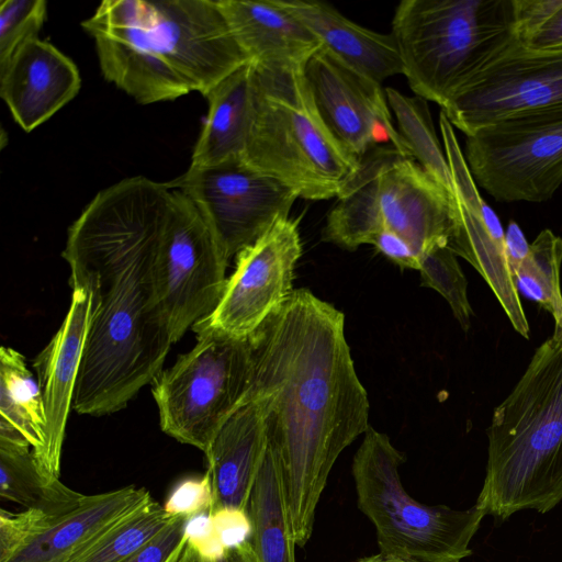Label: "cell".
I'll return each mask as SVG.
<instances>
[{
	"mask_svg": "<svg viewBox=\"0 0 562 562\" xmlns=\"http://www.w3.org/2000/svg\"><path fill=\"white\" fill-rule=\"evenodd\" d=\"M172 193L168 182L126 178L98 192L68 228L70 283L95 297L72 403L79 414L124 408L162 370L172 341L155 260Z\"/></svg>",
	"mask_w": 562,
	"mask_h": 562,
	"instance_id": "cell-1",
	"label": "cell"
},
{
	"mask_svg": "<svg viewBox=\"0 0 562 562\" xmlns=\"http://www.w3.org/2000/svg\"><path fill=\"white\" fill-rule=\"evenodd\" d=\"M252 379L278 456L295 544L310 540L315 512L340 453L369 428V401L345 336V316L306 289L293 290L249 336Z\"/></svg>",
	"mask_w": 562,
	"mask_h": 562,
	"instance_id": "cell-2",
	"label": "cell"
},
{
	"mask_svg": "<svg viewBox=\"0 0 562 562\" xmlns=\"http://www.w3.org/2000/svg\"><path fill=\"white\" fill-rule=\"evenodd\" d=\"M487 465L475 504L505 520L562 501V330L535 351L487 428Z\"/></svg>",
	"mask_w": 562,
	"mask_h": 562,
	"instance_id": "cell-3",
	"label": "cell"
},
{
	"mask_svg": "<svg viewBox=\"0 0 562 562\" xmlns=\"http://www.w3.org/2000/svg\"><path fill=\"white\" fill-rule=\"evenodd\" d=\"M251 66L252 116L243 160L282 181L299 198H337L357 175L360 160L324 123L303 68Z\"/></svg>",
	"mask_w": 562,
	"mask_h": 562,
	"instance_id": "cell-4",
	"label": "cell"
},
{
	"mask_svg": "<svg viewBox=\"0 0 562 562\" xmlns=\"http://www.w3.org/2000/svg\"><path fill=\"white\" fill-rule=\"evenodd\" d=\"M391 34L412 91L442 109L518 38L514 0H404Z\"/></svg>",
	"mask_w": 562,
	"mask_h": 562,
	"instance_id": "cell-5",
	"label": "cell"
},
{
	"mask_svg": "<svg viewBox=\"0 0 562 562\" xmlns=\"http://www.w3.org/2000/svg\"><path fill=\"white\" fill-rule=\"evenodd\" d=\"M404 456L390 438L369 426L352 462L357 505L372 522L380 553L409 562H459L485 516L475 504L459 510L429 506L404 488Z\"/></svg>",
	"mask_w": 562,
	"mask_h": 562,
	"instance_id": "cell-6",
	"label": "cell"
},
{
	"mask_svg": "<svg viewBox=\"0 0 562 562\" xmlns=\"http://www.w3.org/2000/svg\"><path fill=\"white\" fill-rule=\"evenodd\" d=\"M192 329L195 346L156 375L151 392L162 431L205 454L223 425L246 404L252 356L249 337L202 322Z\"/></svg>",
	"mask_w": 562,
	"mask_h": 562,
	"instance_id": "cell-7",
	"label": "cell"
},
{
	"mask_svg": "<svg viewBox=\"0 0 562 562\" xmlns=\"http://www.w3.org/2000/svg\"><path fill=\"white\" fill-rule=\"evenodd\" d=\"M476 184L501 202H544L562 184V108L514 115L467 135Z\"/></svg>",
	"mask_w": 562,
	"mask_h": 562,
	"instance_id": "cell-8",
	"label": "cell"
},
{
	"mask_svg": "<svg viewBox=\"0 0 562 562\" xmlns=\"http://www.w3.org/2000/svg\"><path fill=\"white\" fill-rule=\"evenodd\" d=\"M228 260L194 202L173 189L155 260L157 297L172 344L217 307Z\"/></svg>",
	"mask_w": 562,
	"mask_h": 562,
	"instance_id": "cell-9",
	"label": "cell"
},
{
	"mask_svg": "<svg viewBox=\"0 0 562 562\" xmlns=\"http://www.w3.org/2000/svg\"><path fill=\"white\" fill-rule=\"evenodd\" d=\"M168 183L194 202L228 259L254 244L278 218L288 217L299 198L292 188L243 159L190 165Z\"/></svg>",
	"mask_w": 562,
	"mask_h": 562,
	"instance_id": "cell-10",
	"label": "cell"
},
{
	"mask_svg": "<svg viewBox=\"0 0 562 562\" xmlns=\"http://www.w3.org/2000/svg\"><path fill=\"white\" fill-rule=\"evenodd\" d=\"M562 108V48L536 49L518 38L442 108L467 135L497 121Z\"/></svg>",
	"mask_w": 562,
	"mask_h": 562,
	"instance_id": "cell-11",
	"label": "cell"
},
{
	"mask_svg": "<svg viewBox=\"0 0 562 562\" xmlns=\"http://www.w3.org/2000/svg\"><path fill=\"white\" fill-rule=\"evenodd\" d=\"M81 26L94 40L104 78L137 103L170 101L192 91L157 52L147 1L104 0Z\"/></svg>",
	"mask_w": 562,
	"mask_h": 562,
	"instance_id": "cell-12",
	"label": "cell"
},
{
	"mask_svg": "<svg viewBox=\"0 0 562 562\" xmlns=\"http://www.w3.org/2000/svg\"><path fill=\"white\" fill-rule=\"evenodd\" d=\"M302 255L299 221L278 218L254 244L236 255L223 296L200 321L228 335L248 338L289 296L293 272Z\"/></svg>",
	"mask_w": 562,
	"mask_h": 562,
	"instance_id": "cell-13",
	"label": "cell"
},
{
	"mask_svg": "<svg viewBox=\"0 0 562 562\" xmlns=\"http://www.w3.org/2000/svg\"><path fill=\"white\" fill-rule=\"evenodd\" d=\"M303 75L324 123L349 154L361 160L374 147L390 145L413 158L393 124L381 83L356 71L323 45L305 63Z\"/></svg>",
	"mask_w": 562,
	"mask_h": 562,
	"instance_id": "cell-14",
	"label": "cell"
},
{
	"mask_svg": "<svg viewBox=\"0 0 562 562\" xmlns=\"http://www.w3.org/2000/svg\"><path fill=\"white\" fill-rule=\"evenodd\" d=\"M153 37L165 60L205 97L249 63L217 0L147 1Z\"/></svg>",
	"mask_w": 562,
	"mask_h": 562,
	"instance_id": "cell-15",
	"label": "cell"
},
{
	"mask_svg": "<svg viewBox=\"0 0 562 562\" xmlns=\"http://www.w3.org/2000/svg\"><path fill=\"white\" fill-rule=\"evenodd\" d=\"M442 140L457 209L456 226L448 247L476 269L513 328L529 339V324L506 255L505 231L497 215L481 198L456 135L447 133Z\"/></svg>",
	"mask_w": 562,
	"mask_h": 562,
	"instance_id": "cell-16",
	"label": "cell"
},
{
	"mask_svg": "<svg viewBox=\"0 0 562 562\" xmlns=\"http://www.w3.org/2000/svg\"><path fill=\"white\" fill-rule=\"evenodd\" d=\"M378 204L384 228L403 237L419 258L448 246L456 226V200L415 159L396 155L381 169Z\"/></svg>",
	"mask_w": 562,
	"mask_h": 562,
	"instance_id": "cell-17",
	"label": "cell"
},
{
	"mask_svg": "<svg viewBox=\"0 0 562 562\" xmlns=\"http://www.w3.org/2000/svg\"><path fill=\"white\" fill-rule=\"evenodd\" d=\"M71 302L65 319L34 360L48 425L43 469L57 477L60 472L67 419L74 403L79 369L95 307V297L88 284L75 282L71 283Z\"/></svg>",
	"mask_w": 562,
	"mask_h": 562,
	"instance_id": "cell-18",
	"label": "cell"
},
{
	"mask_svg": "<svg viewBox=\"0 0 562 562\" xmlns=\"http://www.w3.org/2000/svg\"><path fill=\"white\" fill-rule=\"evenodd\" d=\"M80 85L75 63L37 36L26 40L0 66V95L27 133L71 101Z\"/></svg>",
	"mask_w": 562,
	"mask_h": 562,
	"instance_id": "cell-19",
	"label": "cell"
},
{
	"mask_svg": "<svg viewBox=\"0 0 562 562\" xmlns=\"http://www.w3.org/2000/svg\"><path fill=\"white\" fill-rule=\"evenodd\" d=\"M151 501L146 488L132 485L85 495L76 508L54 517L9 562H79L111 531Z\"/></svg>",
	"mask_w": 562,
	"mask_h": 562,
	"instance_id": "cell-20",
	"label": "cell"
},
{
	"mask_svg": "<svg viewBox=\"0 0 562 562\" xmlns=\"http://www.w3.org/2000/svg\"><path fill=\"white\" fill-rule=\"evenodd\" d=\"M240 48L255 66L303 68L322 46L317 36L277 0H217Z\"/></svg>",
	"mask_w": 562,
	"mask_h": 562,
	"instance_id": "cell-21",
	"label": "cell"
},
{
	"mask_svg": "<svg viewBox=\"0 0 562 562\" xmlns=\"http://www.w3.org/2000/svg\"><path fill=\"white\" fill-rule=\"evenodd\" d=\"M268 443L262 411L255 401L239 407L223 425L205 453L213 490L211 513L247 510Z\"/></svg>",
	"mask_w": 562,
	"mask_h": 562,
	"instance_id": "cell-22",
	"label": "cell"
},
{
	"mask_svg": "<svg viewBox=\"0 0 562 562\" xmlns=\"http://www.w3.org/2000/svg\"><path fill=\"white\" fill-rule=\"evenodd\" d=\"M313 32L342 63L382 83L403 74L402 59L392 34H382L347 19L328 3L314 0H277Z\"/></svg>",
	"mask_w": 562,
	"mask_h": 562,
	"instance_id": "cell-23",
	"label": "cell"
},
{
	"mask_svg": "<svg viewBox=\"0 0 562 562\" xmlns=\"http://www.w3.org/2000/svg\"><path fill=\"white\" fill-rule=\"evenodd\" d=\"M251 75V64H245L205 95L209 112L192 153L191 166L243 159L252 116Z\"/></svg>",
	"mask_w": 562,
	"mask_h": 562,
	"instance_id": "cell-24",
	"label": "cell"
},
{
	"mask_svg": "<svg viewBox=\"0 0 562 562\" xmlns=\"http://www.w3.org/2000/svg\"><path fill=\"white\" fill-rule=\"evenodd\" d=\"M396 155H401L396 148L381 145L360 160L357 175L337 196L327 215L324 239L350 250L372 244L384 228L376 195L379 173Z\"/></svg>",
	"mask_w": 562,
	"mask_h": 562,
	"instance_id": "cell-25",
	"label": "cell"
},
{
	"mask_svg": "<svg viewBox=\"0 0 562 562\" xmlns=\"http://www.w3.org/2000/svg\"><path fill=\"white\" fill-rule=\"evenodd\" d=\"M0 440L27 445L43 469L48 425L37 380L13 348L0 349Z\"/></svg>",
	"mask_w": 562,
	"mask_h": 562,
	"instance_id": "cell-26",
	"label": "cell"
},
{
	"mask_svg": "<svg viewBox=\"0 0 562 562\" xmlns=\"http://www.w3.org/2000/svg\"><path fill=\"white\" fill-rule=\"evenodd\" d=\"M247 513L250 543L259 562H295L282 471L277 453L268 449L252 488Z\"/></svg>",
	"mask_w": 562,
	"mask_h": 562,
	"instance_id": "cell-27",
	"label": "cell"
},
{
	"mask_svg": "<svg viewBox=\"0 0 562 562\" xmlns=\"http://www.w3.org/2000/svg\"><path fill=\"white\" fill-rule=\"evenodd\" d=\"M0 496L52 517L70 512L85 497L42 470L30 446L7 440H0Z\"/></svg>",
	"mask_w": 562,
	"mask_h": 562,
	"instance_id": "cell-28",
	"label": "cell"
},
{
	"mask_svg": "<svg viewBox=\"0 0 562 562\" xmlns=\"http://www.w3.org/2000/svg\"><path fill=\"white\" fill-rule=\"evenodd\" d=\"M385 95L396 119L397 131L412 157L454 198L449 164L435 132L426 100L407 97L393 88H386Z\"/></svg>",
	"mask_w": 562,
	"mask_h": 562,
	"instance_id": "cell-29",
	"label": "cell"
},
{
	"mask_svg": "<svg viewBox=\"0 0 562 562\" xmlns=\"http://www.w3.org/2000/svg\"><path fill=\"white\" fill-rule=\"evenodd\" d=\"M562 237L543 229L530 244L529 252L513 277L529 297L549 312L555 325L562 324Z\"/></svg>",
	"mask_w": 562,
	"mask_h": 562,
	"instance_id": "cell-30",
	"label": "cell"
},
{
	"mask_svg": "<svg viewBox=\"0 0 562 562\" xmlns=\"http://www.w3.org/2000/svg\"><path fill=\"white\" fill-rule=\"evenodd\" d=\"M175 517L154 499L125 520L79 562H124L161 531Z\"/></svg>",
	"mask_w": 562,
	"mask_h": 562,
	"instance_id": "cell-31",
	"label": "cell"
},
{
	"mask_svg": "<svg viewBox=\"0 0 562 562\" xmlns=\"http://www.w3.org/2000/svg\"><path fill=\"white\" fill-rule=\"evenodd\" d=\"M448 246H439L420 257L422 283L439 292L448 302L453 316L464 331L471 326L472 307L468 299V282Z\"/></svg>",
	"mask_w": 562,
	"mask_h": 562,
	"instance_id": "cell-32",
	"label": "cell"
},
{
	"mask_svg": "<svg viewBox=\"0 0 562 562\" xmlns=\"http://www.w3.org/2000/svg\"><path fill=\"white\" fill-rule=\"evenodd\" d=\"M516 33L536 49L562 48V0H514Z\"/></svg>",
	"mask_w": 562,
	"mask_h": 562,
	"instance_id": "cell-33",
	"label": "cell"
},
{
	"mask_svg": "<svg viewBox=\"0 0 562 562\" xmlns=\"http://www.w3.org/2000/svg\"><path fill=\"white\" fill-rule=\"evenodd\" d=\"M44 0H2L0 2V66L26 40L37 36L46 19Z\"/></svg>",
	"mask_w": 562,
	"mask_h": 562,
	"instance_id": "cell-34",
	"label": "cell"
},
{
	"mask_svg": "<svg viewBox=\"0 0 562 562\" xmlns=\"http://www.w3.org/2000/svg\"><path fill=\"white\" fill-rule=\"evenodd\" d=\"M54 517L37 509H25L13 514L0 512V562H9L32 539L38 535Z\"/></svg>",
	"mask_w": 562,
	"mask_h": 562,
	"instance_id": "cell-35",
	"label": "cell"
},
{
	"mask_svg": "<svg viewBox=\"0 0 562 562\" xmlns=\"http://www.w3.org/2000/svg\"><path fill=\"white\" fill-rule=\"evenodd\" d=\"M213 490L207 472L201 477H188L179 482L167 501L164 509L171 516L192 518L200 514L211 513Z\"/></svg>",
	"mask_w": 562,
	"mask_h": 562,
	"instance_id": "cell-36",
	"label": "cell"
},
{
	"mask_svg": "<svg viewBox=\"0 0 562 562\" xmlns=\"http://www.w3.org/2000/svg\"><path fill=\"white\" fill-rule=\"evenodd\" d=\"M188 518L176 516L161 531L124 562H179L187 547Z\"/></svg>",
	"mask_w": 562,
	"mask_h": 562,
	"instance_id": "cell-37",
	"label": "cell"
},
{
	"mask_svg": "<svg viewBox=\"0 0 562 562\" xmlns=\"http://www.w3.org/2000/svg\"><path fill=\"white\" fill-rule=\"evenodd\" d=\"M187 544L203 560L216 561L227 551L214 528L211 513L200 514L189 518L186 525Z\"/></svg>",
	"mask_w": 562,
	"mask_h": 562,
	"instance_id": "cell-38",
	"label": "cell"
},
{
	"mask_svg": "<svg viewBox=\"0 0 562 562\" xmlns=\"http://www.w3.org/2000/svg\"><path fill=\"white\" fill-rule=\"evenodd\" d=\"M216 533L228 550L248 541L251 536V522L247 510L221 508L211 513Z\"/></svg>",
	"mask_w": 562,
	"mask_h": 562,
	"instance_id": "cell-39",
	"label": "cell"
},
{
	"mask_svg": "<svg viewBox=\"0 0 562 562\" xmlns=\"http://www.w3.org/2000/svg\"><path fill=\"white\" fill-rule=\"evenodd\" d=\"M381 254L402 268L419 269L420 258L414 248L400 235L383 228L372 244Z\"/></svg>",
	"mask_w": 562,
	"mask_h": 562,
	"instance_id": "cell-40",
	"label": "cell"
},
{
	"mask_svg": "<svg viewBox=\"0 0 562 562\" xmlns=\"http://www.w3.org/2000/svg\"><path fill=\"white\" fill-rule=\"evenodd\" d=\"M505 247L512 273L522 262L529 252L527 243L519 225L510 222L505 231Z\"/></svg>",
	"mask_w": 562,
	"mask_h": 562,
	"instance_id": "cell-41",
	"label": "cell"
},
{
	"mask_svg": "<svg viewBox=\"0 0 562 562\" xmlns=\"http://www.w3.org/2000/svg\"><path fill=\"white\" fill-rule=\"evenodd\" d=\"M179 562H259V559L248 540L238 547L228 549L224 557L216 561L203 560L190 546L187 544Z\"/></svg>",
	"mask_w": 562,
	"mask_h": 562,
	"instance_id": "cell-42",
	"label": "cell"
},
{
	"mask_svg": "<svg viewBox=\"0 0 562 562\" xmlns=\"http://www.w3.org/2000/svg\"><path fill=\"white\" fill-rule=\"evenodd\" d=\"M353 562H409V561L402 560V559L394 558V557H387L382 553H379L375 555L361 558Z\"/></svg>",
	"mask_w": 562,
	"mask_h": 562,
	"instance_id": "cell-43",
	"label": "cell"
}]
</instances>
